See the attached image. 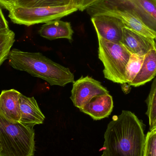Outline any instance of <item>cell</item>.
<instances>
[{
  "instance_id": "cell-1",
  "label": "cell",
  "mask_w": 156,
  "mask_h": 156,
  "mask_svg": "<svg viewBox=\"0 0 156 156\" xmlns=\"http://www.w3.org/2000/svg\"><path fill=\"white\" fill-rule=\"evenodd\" d=\"M143 122L130 111L114 116L104 134L102 156H144L146 136Z\"/></svg>"
},
{
  "instance_id": "cell-2",
  "label": "cell",
  "mask_w": 156,
  "mask_h": 156,
  "mask_svg": "<svg viewBox=\"0 0 156 156\" xmlns=\"http://www.w3.org/2000/svg\"><path fill=\"white\" fill-rule=\"evenodd\" d=\"M7 59L13 68L43 79L51 86L64 87L75 82V76L69 69L54 62L39 52H24L14 48L10 51Z\"/></svg>"
},
{
  "instance_id": "cell-3",
  "label": "cell",
  "mask_w": 156,
  "mask_h": 156,
  "mask_svg": "<svg viewBox=\"0 0 156 156\" xmlns=\"http://www.w3.org/2000/svg\"><path fill=\"white\" fill-rule=\"evenodd\" d=\"M34 127L14 122L0 114V156H34Z\"/></svg>"
},
{
  "instance_id": "cell-4",
  "label": "cell",
  "mask_w": 156,
  "mask_h": 156,
  "mask_svg": "<svg viewBox=\"0 0 156 156\" xmlns=\"http://www.w3.org/2000/svg\"><path fill=\"white\" fill-rule=\"evenodd\" d=\"M97 36L98 56L104 66L105 78L116 83H127L125 69L131 53L121 43L111 42Z\"/></svg>"
},
{
  "instance_id": "cell-5",
  "label": "cell",
  "mask_w": 156,
  "mask_h": 156,
  "mask_svg": "<svg viewBox=\"0 0 156 156\" xmlns=\"http://www.w3.org/2000/svg\"><path fill=\"white\" fill-rule=\"evenodd\" d=\"M78 10L77 6L72 3L55 7L15 6L9 10L8 16L14 23L30 26L60 19Z\"/></svg>"
},
{
  "instance_id": "cell-6",
  "label": "cell",
  "mask_w": 156,
  "mask_h": 156,
  "mask_svg": "<svg viewBox=\"0 0 156 156\" xmlns=\"http://www.w3.org/2000/svg\"><path fill=\"white\" fill-rule=\"evenodd\" d=\"M106 94L109 91L99 81L89 76H82L73 83L70 99L80 110L94 97Z\"/></svg>"
},
{
  "instance_id": "cell-7",
  "label": "cell",
  "mask_w": 156,
  "mask_h": 156,
  "mask_svg": "<svg viewBox=\"0 0 156 156\" xmlns=\"http://www.w3.org/2000/svg\"><path fill=\"white\" fill-rule=\"evenodd\" d=\"M91 17L97 36L111 42H122L125 26L120 19L105 14L96 15Z\"/></svg>"
},
{
  "instance_id": "cell-8",
  "label": "cell",
  "mask_w": 156,
  "mask_h": 156,
  "mask_svg": "<svg viewBox=\"0 0 156 156\" xmlns=\"http://www.w3.org/2000/svg\"><path fill=\"white\" fill-rule=\"evenodd\" d=\"M136 13L152 32L156 42V0H132L125 5Z\"/></svg>"
},
{
  "instance_id": "cell-9",
  "label": "cell",
  "mask_w": 156,
  "mask_h": 156,
  "mask_svg": "<svg viewBox=\"0 0 156 156\" xmlns=\"http://www.w3.org/2000/svg\"><path fill=\"white\" fill-rule=\"evenodd\" d=\"M19 101L21 111L19 122L30 127L43 123L45 117L34 97H27L21 94Z\"/></svg>"
},
{
  "instance_id": "cell-10",
  "label": "cell",
  "mask_w": 156,
  "mask_h": 156,
  "mask_svg": "<svg viewBox=\"0 0 156 156\" xmlns=\"http://www.w3.org/2000/svg\"><path fill=\"white\" fill-rule=\"evenodd\" d=\"M122 44L131 54L145 55L156 45L153 38H149L137 34L125 27Z\"/></svg>"
},
{
  "instance_id": "cell-11",
  "label": "cell",
  "mask_w": 156,
  "mask_h": 156,
  "mask_svg": "<svg viewBox=\"0 0 156 156\" xmlns=\"http://www.w3.org/2000/svg\"><path fill=\"white\" fill-rule=\"evenodd\" d=\"M21 93L14 89L4 90L0 94V114L11 122H19L21 118Z\"/></svg>"
},
{
  "instance_id": "cell-12",
  "label": "cell",
  "mask_w": 156,
  "mask_h": 156,
  "mask_svg": "<svg viewBox=\"0 0 156 156\" xmlns=\"http://www.w3.org/2000/svg\"><path fill=\"white\" fill-rule=\"evenodd\" d=\"M113 108L112 97L109 94H106L94 97L80 111L97 121L108 117Z\"/></svg>"
},
{
  "instance_id": "cell-13",
  "label": "cell",
  "mask_w": 156,
  "mask_h": 156,
  "mask_svg": "<svg viewBox=\"0 0 156 156\" xmlns=\"http://www.w3.org/2000/svg\"><path fill=\"white\" fill-rule=\"evenodd\" d=\"M38 33L41 37L48 40L66 38L71 41L74 31L69 22L57 19L44 24Z\"/></svg>"
},
{
  "instance_id": "cell-14",
  "label": "cell",
  "mask_w": 156,
  "mask_h": 156,
  "mask_svg": "<svg viewBox=\"0 0 156 156\" xmlns=\"http://www.w3.org/2000/svg\"><path fill=\"white\" fill-rule=\"evenodd\" d=\"M156 76V45L145 55L140 71L133 80L128 84L135 87H139L149 82Z\"/></svg>"
},
{
  "instance_id": "cell-15",
  "label": "cell",
  "mask_w": 156,
  "mask_h": 156,
  "mask_svg": "<svg viewBox=\"0 0 156 156\" xmlns=\"http://www.w3.org/2000/svg\"><path fill=\"white\" fill-rule=\"evenodd\" d=\"M15 34L12 30L0 31V66L8 58L15 41Z\"/></svg>"
},
{
  "instance_id": "cell-16",
  "label": "cell",
  "mask_w": 156,
  "mask_h": 156,
  "mask_svg": "<svg viewBox=\"0 0 156 156\" xmlns=\"http://www.w3.org/2000/svg\"><path fill=\"white\" fill-rule=\"evenodd\" d=\"M71 3L72 0H16L15 6L25 7H55Z\"/></svg>"
},
{
  "instance_id": "cell-17",
  "label": "cell",
  "mask_w": 156,
  "mask_h": 156,
  "mask_svg": "<svg viewBox=\"0 0 156 156\" xmlns=\"http://www.w3.org/2000/svg\"><path fill=\"white\" fill-rule=\"evenodd\" d=\"M145 55L131 54L125 69V76L127 83L132 82L140 71Z\"/></svg>"
},
{
  "instance_id": "cell-18",
  "label": "cell",
  "mask_w": 156,
  "mask_h": 156,
  "mask_svg": "<svg viewBox=\"0 0 156 156\" xmlns=\"http://www.w3.org/2000/svg\"><path fill=\"white\" fill-rule=\"evenodd\" d=\"M146 102L147 107L146 114L148 117L150 129L154 125L156 119V78L153 81Z\"/></svg>"
},
{
  "instance_id": "cell-19",
  "label": "cell",
  "mask_w": 156,
  "mask_h": 156,
  "mask_svg": "<svg viewBox=\"0 0 156 156\" xmlns=\"http://www.w3.org/2000/svg\"><path fill=\"white\" fill-rule=\"evenodd\" d=\"M144 156H156V129L149 131L146 136Z\"/></svg>"
},
{
  "instance_id": "cell-20",
  "label": "cell",
  "mask_w": 156,
  "mask_h": 156,
  "mask_svg": "<svg viewBox=\"0 0 156 156\" xmlns=\"http://www.w3.org/2000/svg\"><path fill=\"white\" fill-rule=\"evenodd\" d=\"M131 1L132 0H101L96 3L107 6H118L126 5Z\"/></svg>"
},
{
  "instance_id": "cell-21",
  "label": "cell",
  "mask_w": 156,
  "mask_h": 156,
  "mask_svg": "<svg viewBox=\"0 0 156 156\" xmlns=\"http://www.w3.org/2000/svg\"><path fill=\"white\" fill-rule=\"evenodd\" d=\"M10 30L8 22L5 19L2 8L0 6V31H7Z\"/></svg>"
},
{
  "instance_id": "cell-22",
  "label": "cell",
  "mask_w": 156,
  "mask_h": 156,
  "mask_svg": "<svg viewBox=\"0 0 156 156\" xmlns=\"http://www.w3.org/2000/svg\"><path fill=\"white\" fill-rule=\"evenodd\" d=\"M16 2V0H0V5L9 11L15 6Z\"/></svg>"
},
{
  "instance_id": "cell-23",
  "label": "cell",
  "mask_w": 156,
  "mask_h": 156,
  "mask_svg": "<svg viewBox=\"0 0 156 156\" xmlns=\"http://www.w3.org/2000/svg\"><path fill=\"white\" fill-rule=\"evenodd\" d=\"M100 1L101 0H83L79 10L83 12L84 10H86L89 6L96 3Z\"/></svg>"
},
{
  "instance_id": "cell-24",
  "label": "cell",
  "mask_w": 156,
  "mask_h": 156,
  "mask_svg": "<svg viewBox=\"0 0 156 156\" xmlns=\"http://www.w3.org/2000/svg\"><path fill=\"white\" fill-rule=\"evenodd\" d=\"M83 0H72V3L75 4L77 6L78 9H79Z\"/></svg>"
},
{
  "instance_id": "cell-25",
  "label": "cell",
  "mask_w": 156,
  "mask_h": 156,
  "mask_svg": "<svg viewBox=\"0 0 156 156\" xmlns=\"http://www.w3.org/2000/svg\"><path fill=\"white\" fill-rule=\"evenodd\" d=\"M156 129V119L155 122L154 123V125L152 126V128L150 129V131H152V130H155Z\"/></svg>"
}]
</instances>
